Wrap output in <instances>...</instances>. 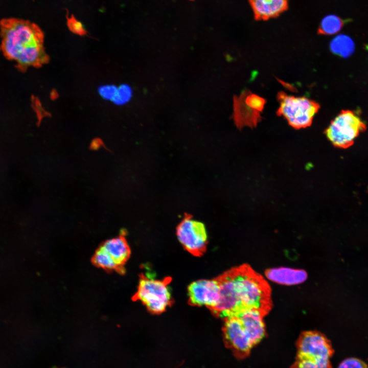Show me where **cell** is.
Masks as SVG:
<instances>
[{"label":"cell","mask_w":368,"mask_h":368,"mask_svg":"<svg viewBox=\"0 0 368 368\" xmlns=\"http://www.w3.org/2000/svg\"><path fill=\"white\" fill-rule=\"evenodd\" d=\"M216 279L220 285V298L211 311L216 316L225 319L250 309L258 310L265 316L270 311V287L249 265L232 268Z\"/></svg>","instance_id":"obj_1"},{"label":"cell","mask_w":368,"mask_h":368,"mask_svg":"<svg viewBox=\"0 0 368 368\" xmlns=\"http://www.w3.org/2000/svg\"><path fill=\"white\" fill-rule=\"evenodd\" d=\"M1 49L5 56L22 68L38 66L48 61L43 34L36 24L16 18L0 21Z\"/></svg>","instance_id":"obj_2"},{"label":"cell","mask_w":368,"mask_h":368,"mask_svg":"<svg viewBox=\"0 0 368 368\" xmlns=\"http://www.w3.org/2000/svg\"><path fill=\"white\" fill-rule=\"evenodd\" d=\"M297 355L291 368H332L334 353L330 341L314 331L302 332L296 343Z\"/></svg>","instance_id":"obj_3"},{"label":"cell","mask_w":368,"mask_h":368,"mask_svg":"<svg viewBox=\"0 0 368 368\" xmlns=\"http://www.w3.org/2000/svg\"><path fill=\"white\" fill-rule=\"evenodd\" d=\"M171 278L158 280L142 274L132 299L141 301L153 314H160L171 305L173 299L169 284Z\"/></svg>","instance_id":"obj_4"},{"label":"cell","mask_w":368,"mask_h":368,"mask_svg":"<svg viewBox=\"0 0 368 368\" xmlns=\"http://www.w3.org/2000/svg\"><path fill=\"white\" fill-rule=\"evenodd\" d=\"M277 98L280 103L277 115L285 118L296 129L310 126L320 107L319 104L312 100L289 96L282 91L278 93Z\"/></svg>","instance_id":"obj_5"},{"label":"cell","mask_w":368,"mask_h":368,"mask_svg":"<svg viewBox=\"0 0 368 368\" xmlns=\"http://www.w3.org/2000/svg\"><path fill=\"white\" fill-rule=\"evenodd\" d=\"M366 128L365 124L355 112L343 110L331 121L325 133L334 146L347 148L352 146Z\"/></svg>","instance_id":"obj_6"},{"label":"cell","mask_w":368,"mask_h":368,"mask_svg":"<svg viewBox=\"0 0 368 368\" xmlns=\"http://www.w3.org/2000/svg\"><path fill=\"white\" fill-rule=\"evenodd\" d=\"M176 236L183 248L192 255L199 257L206 249L208 235L204 224L185 213L176 227Z\"/></svg>","instance_id":"obj_7"},{"label":"cell","mask_w":368,"mask_h":368,"mask_svg":"<svg viewBox=\"0 0 368 368\" xmlns=\"http://www.w3.org/2000/svg\"><path fill=\"white\" fill-rule=\"evenodd\" d=\"M188 303L193 306L206 307L210 311L218 304L220 285L217 280H199L188 286Z\"/></svg>","instance_id":"obj_8"},{"label":"cell","mask_w":368,"mask_h":368,"mask_svg":"<svg viewBox=\"0 0 368 368\" xmlns=\"http://www.w3.org/2000/svg\"><path fill=\"white\" fill-rule=\"evenodd\" d=\"M223 333L225 341L237 355L247 356L254 346L241 319L233 316L224 319Z\"/></svg>","instance_id":"obj_9"},{"label":"cell","mask_w":368,"mask_h":368,"mask_svg":"<svg viewBox=\"0 0 368 368\" xmlns=\"http://www.w3.org/2000/svg\"><path fill=\"white\" fill-rule=\"evenodd\" d=\"M265 103L263 98L245 91L235 102L234 120L237 126L241 128L244 126L250 127V118L253 126H256L260 119L259 111H261Z\"/></svg>","instance_id":"obj_10"},{"label":"cell","mask_w":368,"mask_h":368,"mask_svg":"<svg viewBox=\"0 0 368 368\" xmlns=\"http://www.w3.org/2000/svg\"><path fill=\"white\" fill-rule=\"evenodd\" d=\"M241 319L252 342L256 345L265 336V315L260 311L250 309L237 316Z\"/></svg>","instance_id":"obj_11"},{"label":"cell","mask_w":368,"mask_h":368,"mask_svg":"<svg viewBox=\"0 0 368 368\" xmlns=\"http://www.w3.org/2000/svg\"><path fill=\"white\" fill-rule=\"evenodd\" d=\"M288 0H249L257 20H267L287 10Z\"/></svg>","instance_id":"obj_12"},{"label":"cell","mask_w":368,"mask_h":368,"mask_svg":"<svg viewBox=\"0 0 368 368\" xmlns=\"http://www.w3.org/2000/svg\"><path fill=\"white\" fill-rule=\"evenodd\" d=\"M265 274L271 281L285 285L302 283L307 278V272L305 270L287 267L270 268L266 270Z\"/></svg>","instance_id":"obj_13"},{"label":"cell","mask_w":368,"mask_h":368,"mask_svg":"<svg viewBox=\"0 0 368 368\" xmlns=\"http://www.w3.org/2000/svg\"><path fill=\"white\" fill-rule=\"evenodd\" d=\"M123 269L130 255V249L124 236L107 240L100 246Z\"/></svg>","instance_id":"obj_14"},{"label":"cell","mask_w":368,"mask_h":368,"mask_svg":"<svg viewBox=\"0 0 368 368\" xmlns=\"http://www.w3.org/2000/svg\"><path fill=\"white\" fill-rule=\"evenodd\" d=\"M331 52L342 57H348L353 53L355 45L352 39L349 36L340 34L334 38L330 42Z\"/></svg>","instance_id":"obj_15"},{"label":"cell","mask_w":368,"mask_h":368,"mask_svg":"<svg viewBox=\"0 0 368 368\" xmlns=\"http://www.w3.org/2000/svg\"><path fill=\"white\" fill-rule=\"evenodd\" d=\"M343 21L335 15H328L323 18L318 29L319 34L331 35L339 32L343 26Z\"/></svg>","instance_id":"obj_16"},{"label":"cell","mask_w":368,"mask_h":368,"mask_svg":"<svg viewBox=\"0 0 368 368\" xmlns=\"http://www.w3.org/2000/svg\"><path fill=\"white\" fill-rule=\"evenodd\" d=\"M93 262L98 267L106 270H117L123 272L124 269L121 268L117 264L111 257L101 247L96 251L93 258Z\"/></svg>","instance_id":"obj_17"},{"label":"cell","mask_w":368,"mask_h":368,"mask_svg":"<svg viewBox=\"0 0 368 368\" xmlns=\"http://www.w3.org/2000/svg\"><path fill=\"white\" fill-rule=\"evenodd\" d=\"M66 16L67 26L72 33L80 36L86 34V31L80 21L78 20L73 15Z\"/></svg>","instance_id":"obj_18"},{"label":"cell","mask_w":368,"mask_h":368,"mask_svg":"<svg viewBox=\"0 0 368 368\" xmlns=\"http://www.w3.org/2000/svg\"><path fill=\"white\" fill-rule=\"evenodd\" d=\"M337 368H368L367 365L362 360L355 357L344 359Z\"/></svg>","instance_id":"obj_19"}]
</instances>
